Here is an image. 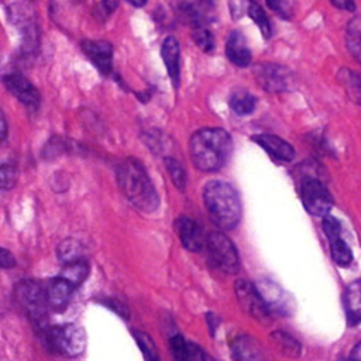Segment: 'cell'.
Wrapping results in <instances>:
<instances>
[{"mask_svg":"<svg viewBox=\"0 0 361 361\" xmlns=\"http://www.w3.org/2000/svg\"><path fill=\"white\" fill-rule=\"evenodd\" d=\"M173 12L185 25L195 26L199 29L201 25L205 23V18L202 13V6H199L195 0H175Z\"/></svg>","mask_w":361,"mask_h":361,"instance_id":"19","label":"cell"},{"mask_svg":"<svg viewBox=\"0 0 361 361\" xmlns=\"http://www.w3.org/2000/svg\"><path fill=\"white\" fill-rule=\"evenodd\" d=\"M119 6V0H103L102 2V8L106 11V13H112L117 9Z\"/></svg>","mask_w":361,"mask_h":361,"instance_id":"39","label":"cell"},{"mask_svg":"<svg viewBox=\"0 0 361 361\" xmlns=\"http://www.w3.org/2000/svg\"><path fill=\"white\" fill-rule=\"evenodd\" d=\"M206 247L215 267L228 274H236L239 271V253L235 244L223 233H212L206 240Z\"/></svg>","mask_w":361,"mask_h":361,"instance_id":"7","label":"cell"},{"mask_svg":"<svg viewBox=\"0 0 361 361\" xmlns=\"http://www.w3.org/2000/svg\"><path fill=\"white\" fill-rule=\"evenodd\" d=\"M351 361H361V341L355 344V347L351 353Z\"/></svg>","mask_w":361,"mask_h":361,"instance_id":"40","label":"cell"},{"mask_svg":"<svg viewBox=\"0 0 361 361\" xmlns=\"http://www.w3.org/2000/svg\"><path fill=\"white\" fill-rule=\"evenodd\" d=\"M230 107L239 116L250 114L256 109V98L246 89H236L230 96Z\"/></svg>","mask_w":361,"mask_h":361,"instance_id":"22","label":"cell"},{"mask_svg":"<svg viewBox=\"0 0 361 361\" xmlns=\"http://www.w3.org/2000/svg\"><path fill=\"white\" fill-rule=\"evenodd\" d=\"M330 251H332V257L334 260V263L340 267H347L351 264L353 261V254L351 250L348 249V246L346 244V242H343L341 236L330 239Z\"/></svg>","mask_w":361,"mask_h":361,"instance_id":"27","label":"cell"},{"mask_svg":"<svg viewBox=\"0 0 361 361\" xmlns=\"http://www.w3.org/2000/svg\"><path fill=\"white\" fill-rule=\"evenodd\" d=\"M129 2L136 8H143L147 4V0H129Z\"/></svg>","mask_w":361,"mask_h":361,"instance_id":"41","label":"cell"},{"mask_svg":"<svg viewBox=\"0 0 361 361\" xmlns=\"http://www.w3.org/2000/svg\"><path fill=\"white\" fill-rule=\"evenodd\" d=\"M271 343L287 357H298L301 354V344L284 332H274L271 334Z\"/></svg>","mask_w":361,"mask_h":361,"instance_id":"26","label":"cell"},{"mask_svg":"<svg viewBox=\"0 0 361 361\" xmlns=\"http://www.w3.org/2000/svg\"><path fill=\"white\" fill-rule=\"evenodd\" d=\"M194 41L195 44L205 53H212L214 48H215V40H214V36L209 30H205V29H195L194 34Z\"/></svg>","mask_w":361,"mask_h":361,"instance_id":"34","label":"cell"},{"mask_svg":"<svg viewBox=\"0 0 361 361\" xmlns=\"http://www.w3.org/2000/svg\"><path fill=\"white\" fill-rule=\"evenodd\" d=\"M82 50L102 75H109L112 72L113 47L110 46V43L102 41V40L100 41L85 40L82 43Z\"/></svg>","mask_w":361,"mask_h":361,"instance_id":"12","label":"cell"},{"mask_svg":"<svg viewBox=\"0 0 361 361\" xmlns=\"http://www.w3.org/2000/svg\"><path fill=\"white\" fill-rule=\"evenodd\" d=\"M204 202L214 225L223 230L235 229L242 221L239 192L225 180H209L204 190Z\"/></svg>","mask_w":361,"mask_h":361,"instance_id":"3","label":"cell"},{"mask_svg":"<svg viewBox=\"0 0 361 361\" xmlns=\"http://www.w3.org/2000/svg\"><path fill=\"white\" fill-rule=\"evenodd\" d=\"M344 309L350 326L361 323V280L353 281L346 288Z\"/></svg>","mask_w":361,"mask_h":361,"instance_id":"18","label":"cell"},{"mask_svg":"<svg viewBox=\"0 0 361 361\" xmlns=\"http://www.w3.org/2000/svg\"><path fill=\"white\" fill-rule=\"evenodd\" d=\"M161 57L171 78V82L175 88L179 86V43L175 37H168L161 47Z\"/></svg>","mask_w":361,"mask_h":361,"instance_id":"16","label":"cell"},{"mask_svg":"<svg viewBox=\"0 0 361 361\" xmlns=\"http://www.w3.org/2000/svg\"><path fill=\"white\" fill-rule=\"evenodd\" d=\"M165 162V168L171 176L172 184L179 190V191H184L185 185H187V172L184 169V166L180 165L179 161H176L172 157H165L164 158Z\"/></svg>","mask_w":361,"mask_h":361,"instance_id":"28","label":"cell"},{"mask_svg":"<svg viewBox=\"0 0 361 361\" xmlns=\"http://www.w3.org/2000/svg\"><path fill=\"white\" fill-rule=\"evenodd\" d=\"M4 82L9 92H12L23 105L32 110H37L41 103V96L37 88L23 75L11 74L4 78Z\"/></svg>","mask_w":361,"mask_h":361,"instance_id":"10","label":"cell"},{"mask_svg":"<svg viewBox=\"0 0 361 361\" xmlns=\"http://www.w3.org/2000/svg\"><path fill=\"white\" fill-rule=\"evenodd\" d=\"M195 2H197L199 6H202V8H209V6H212V0H195Z\"/></svg>","mask_w":361,"mask_h":361,"instance_id":"42","label":"cell"},{"mask_svg":"<svg viewBox=\"0 0 361 361\" xmlns=\"http://www.w3.org/2000/svg\"><path fill=\"white\" fill-rule=\"evenodd\" d=\"M226 55L229 61L240 68H246L251 64L253 55L247 46L244 36L240 32H232L226 41Z\"/></svg>","mask_w":361,"mask_h":361,"instance_id":"14","label":"cell"},{"mask_svg":"<svg viewBox=\"0 0 361 361\" xmlns=\"http://www.w3.org/2000/svg\"><path fill=\"white\" fill-rule=\"evenodd\" d=\"M301 197L305 209L313 216L324 218L333 206V198L329 190L315 176H308L302 180Z\"/></svg>","mask_w":361,"mask_h":361,"instance_id":"6","label":"cell"},{"mask_svg":"<svg viewBox=\"0 0 361 361\" xmlns=\"http://www.w3.org/2000/svg\"><path fill=\"white\" fill-rule=\"evenodd\" d=\"M173 228L179 236L180 243H183V246L187 250L198 253L205 247L206 240H205L204 232L195 221L185 216H180L175 221Z\"/></svg>","mask_w":361,"mask_h":361,"instance_id":"11","label":"cell"},{"mask_svg":"<svg viewBox=\"0 0 361 361\" xmlns=\"http://www.w3.org/2000/svg\"><path fill=\"white\" fill-rule=\"evenodd\" d=\"M267 4L282 19H291L296 8L295 0H267Z\"/></svg>","mask_w":361,"mask_h":361,"instance_id":"33","label":"cell"},{"mask_svg":"<svg viewBox=\"0 0 361 361\" xmlns=\"http://www.w3.org/2000/svg\"><path fill=\"white\" fill-rule=\"evenodd\" d=\"M257 289L261 294V296H263L265 305L268 306V309L275 308L277 310H281L284 313L288 312V308L291 306L289 302H288L289 296L277 284L264 281Z\"/></svg>","mask_w":361,"mask_h":361,"instance_id":"20","label":"cell"},{"mask_svg":"<svg viewBox=\"0 0 361 361\" xmlns=\"http://www.w3.org/2000/svg\"><path fill=\"white\" fill-rule=\"evenodd\" d=\"M58 256H60V258H61L65 264L84 260V258H82V249H81V244H79L78 242H75V240H65V242L58 247Z\"/></svg>","mask_w":361,"mask_h":361,"instance_id":"31","label":"cell"},{"mask_svg":"<svg viewBox=\"0 0 361 361\" xmlns=\"http://www.w3.org/2000/svg\"><path fill=\"white\" fill-rule=\"evenodd\" d=\"M143 355H144V360L145 361H159V355H158V351H157V347L152 341V339L144 333V332H134L133 333Z\"/></svg>","mask_w":361,"mask_h":361,"instance_id":"30","label":"cell"},{"mask_svg":"<svg viewBox=\"0 0 361 361\" xmlns=\"http://www.w3.org/2000/svg\"><path fill=\"white\" fill-rule=\"evenodd\" d=\"M256 79L260 86L270 93H281L294 89L295 75L282 65L261 64L256 70Z\"/></svg>","mask_w":361,"mask_h":361,"instance_id":"8","label":"cell"},{"mask_svg":"<svg viewBox=\"0 0 361 361\" xmlns=\"http://www.w3.org/2000/svg\"><path fill=\"white\" fill-rule=\"evenodd\" d=\"M74 291H75V287L70 284L67 280L61 277L53 280L50 285L46 288L48 306L58 310L67 308L74 296Z\"/></svg>","mask_w":361,"mask_h":361,"instance_id":"15","label":"cell"},{"mask_svg":"<svg viewBox=\"0 0 361 361\" xmlns=\"http://www.w3.org/2000/svg\"><path fill=\"white\" fill-rule=\"evenodd\" d=\"M190 150L195 168L215 172L222 169L230 159L233 141L225 129H201L192 136Z\"/></svg>","mask_w":361,"mask_h":361,"instance_id":"2","label":"cell"},{"mask_svg":"<svg viewBox=\"0 0 361 361\" xmlns=\"http://www.w3.org/2000/svg\"><path fill=\"white\" fill-rule=\"evenodd\" d=\"M247 15L258 26L263 36L265 39H270L271 37V23L268 20L265 12L261 9V6H258V4H256V2H251V0H247Z\"/></svg>","mask_w":361,"mask_h":361,"instance_id":"29","label":"cell"},{"mask_svg":"<svg viewBox=\"0 0 361 361\" xmlns=\"http://www.w3.org/2000/svg\"><path fill=\"white\" fill-rule=\"evenodd\" d=\"M233 357L236 361H263L261 348L251 337H239L233 343Z\"/></svg>","mask_w":361,"mask_h":361,"instance_id":"21","label":"cell"},{"mask_svg":"<svg viewBox=\"0 0 361 361\" xmlns=\"http://www.w3.org/2000/svg\"><path fill=\"white\" fill-rule=\"evenodd\" d=\"M117 184L124 197L141 212L152 214L159 206V197L151 179L136 158H126L116 166Z\"/></svg>","mask_w":361,"mask_h":361,"instance_id":"1","label":"cell"},{"mask_svg":"<svg viewBox=\"0 0 361 361\" xmlns=\"http://www.w3.org/2000/svg\"><path fill=\"white\" fill-rule=\"evenodd\" d=\"M253 141L263 147L271 157L278 161H292L295 158L294 147L284 138L274 134H258L253 137Z\"/></svg>","mask_w":361,"mask_h":361,"instance_id":"13","label":"cell"},{"mask_svg":"<svg viewBox=\"0 0 361 361\" xmlns=\"http://www.w3.org/2000/svg\"><path fill=\"white\" fill-rule=\"evenodd\" d=\"M19 171L12 164L0 165V190H12L18 184Z\"/></svg>","mask_w":361,"mask_h":361,"instance_id":"32","label":"cell"},{"mask_svg":"<svg viewBox=\"0 0 361 361\" xmlns=\"http://www.w3.org/2000/svg\"><path fill=\"white\" fill-rule=\"evenodd\" d=\"M15 295L23 310L32 317L36 323H40L47 316V294L46 288L33 280L20 281L16 285Z\"/></svg>","mask_w":361,"mask_h":361,"instance_id":"5","label":"cell"},{"mask_svg":"<svg viewBox=\"0 0 361 361\" xmlns=\"http://www.w3.org/2000/svg\"><path fill=\"white\" fill-rule=\"evenodd\" d=\"M346 44L351 55L361 64V19H353L346 30Z\"/></svg>","mask_w":361,"mask_h":361,"instance_id":"24","label":"cell"},{"mask_svg":"<svg viewBox=\"0 0 361 361\" xmlns=\"http://www.w3.org/2000/svg\"><path fill=\"white\" fill-rule=\"evenodd\" d=\"M44 343L51 351L57 354L65 357H78L85 351L88 337L82 326L64 324L47 329L44 332Z\"/></svg>","mask_w":361,"mask_h":361,"instance_id":"4","label":"cell"},{"mask_svg":"<svg viewBox=\"0 0 361 361\" xmlns=\"http://www.w3.org/2000/svg\"><path fill=\"white\" fill-rule=\"evenodd\" d=\"M102 303H103L105 306H107L109 309H112L113 312H116L117 315H120L122 317L129 319L130 312H129L127 306H126L123 302H120V301H117V299H113V298H103V299H102Z\"/></svg>","mask_w":361,"mask_h":361,"instance_id":"35","label":"cell"},{"mask_svg":"<svg viewBox=\"0 0 361 361\" xmlns=\"http://www.w3.org/2000/svg\"><path fill=\"white\" fill-rule=\"evenodd\" d=\"M169 346L176 361H205L204 350L195 343L187 341L180 334L173 336Z\"/></svg>","mask_w":361,"mask_h":361,"instance_id":"17","label":"cell"},{"mask_svg":"<svg viewBox=\"0 0 361 361\" xmlns=\"http://www.w3.org/2000/svg\"><path fill=\"white\" fill-rule=\"evenodd\" d=\"M330 2L337 9L347 11V12H354L355 11L354 0H330Z\"/></svg>","mask_w":361,"mask_h":361,"instance_id":"37","label":"cell"},{"mask_svg":"<svg viewBox=\"0 0 361 361\" xmlns=\"http://www.w3.org/2000/svg\"><path fill=\"white\" fill-rule=\"evenodd\" d=\"M236 295L240 302V306L256 319H265L270 313L268 306L265 305L261 294L257 287L249 281L239 280L236 282Z\"/></svg>","mask_w":361,"mask_h":361,"instance_id":"9","label":"cell"},{"mask_svg":"<svg viewBox=\"0 0 361 361\" xmlns=\"http://www.w3.org/2000/svg\"><path fill=\"white\" fill-rule=\"evenodd\" d=\"M8 133H9L8 122H6V117H5L4 112H2V109H0V143L6 140Z\"/></svg>","mask_w":361,"mask_h":361,"instance_id":"38","label":"cell"},{"mask_svg":"<svg viewBox=\"0 0 361 361\" xmlns=\"http://www.w3.org/2000/svg\"><path fill=\"white\" fill-rule=\"evenodd\" d=\"M15 265H16L15 256L9 250L0 247V268L9 270V268H13Z\"/></svg>","mask_w":361,"mask_h":361,"instance_id":"36","label":"cell"},{"mask_svg":"<svg viewBox=\"0 0 361 361\" xmlns=\"http://www.w3.org/2000/svg\"><path fill=\"white\" fill-rule=\"evenodd\" d=\"M88 275H89V264H88V261L86 260H79V261L68 263L64 267V270H63L60 277L67 280L75 288H78L88 278Z\"/></svg>","mask_w":361,"mask_h":361,"instance_id":"23","label":"cell"},{"mask_svg":"<svg viewBox=\"0 0 361 361\" xmlns=\"http://www.w3.org/2000/svg\"><path fill=\"white\" fill-rule=\"evenodd\" d=\"M346 361H351V360H346Z\"/></svg>","mask_w":361,"mask_h":361,"instance_id":"43","label":"cell"},{"mask_svg":"<svg viewBox=\"0 0 361 361\" xmlns=\"http://www.w3.org/2000/svg\"><path fill=\"white\" fill-rule=\"evenodd\" d=\"M339 81L346 89L347 95L357 103L361 105V75L354 74L350 70H341L339 72Z\"/></svg>","mask_w":361,"mask_h":361,"instance_id":"25","label":"cell"}]
</instances>
